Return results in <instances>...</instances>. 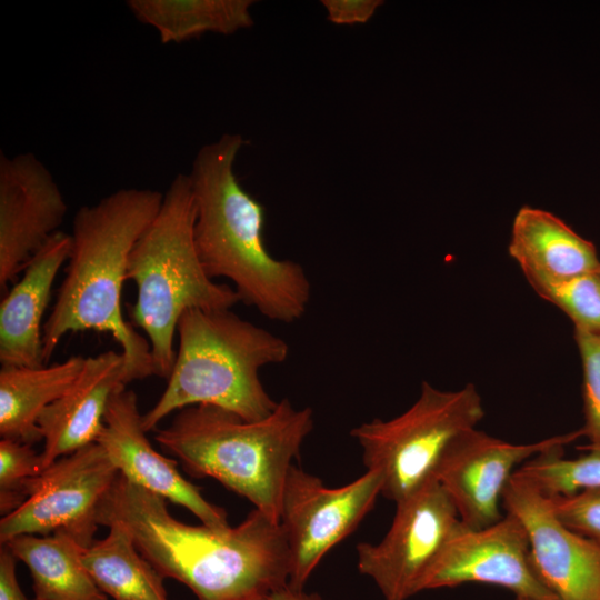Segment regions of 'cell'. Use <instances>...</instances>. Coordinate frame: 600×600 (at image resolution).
Segmentation results:
<instances>
[{
    "mask_svg": "<svg viewBox=\"0 0 600 600\" xmlns=\"http://www.w3.org/2000/svg\"><path fill=\"white\" fill-rule=\"evenodd\" d=\"M97 522L126 526L138 551L198 600H269L289 584L283 529L257 509L237 527L187 524L170 513L166 499L119 473L98 507Z\"/></svg>",
    "mask_w": 600,
    "mask_h": 600,
    "instance_id": "obj_1",
    "label": "cell"
},
{
    "mask_svg": "<svg viewBox=\"0 0 600 600\" xmlns=\"http://www.w3.org/2000/svg\"><path fill=\"white\" fill-rule=\"evenodd\" d=\"M162 200L160 191L127 188L79 208L66 276L43 323L44 363L64 336L93 330L109 333L120 346L127 383L156 376L150 343L124 320L121 294L129 256Z\"/></svg>",
    "mask_w": 600,
    "mask_h": 600,
    "instance_id": "obj_2",
    "label": "cell"
},
{
    "mask_svg": "<svg viewBox=\"0 0 600 600\" xmlns=\"http://www.w3.org/2000/svg\"><path fill=\"white\" fill-rule=\"evenodd\" d=\"M226 133L197 152L188 173L196 206L194 244L206 273L227 278L240 301L269 320L301 319L311 299L302 266L277 259L263 239L264 207L240 184L234 162L244 144Z\"/></svg>",
    "mask_w": 600,
    "mask_h": 600,
    "instance_id": "obj_3",
    "label": "cell"
},
{
    "mask_svg": "<svg viewBox=\"0 0 600 600\" xmlns=\"http://www.w3.org/2000/svg\"><path fill=\"white\" fill-rule=\"evenodd\" d=\"M312 428V410L297 409L286 398L256 421L214 406H190L158 429L154 439L189 476L217 480L280 522L292 460Z\"/></svg>",
    "mask_w": 600,
    "mask_h": 600,
    "instance_id": "obj_4",
    "label": "cell"
},
{
    "mask_svg": "<svg viewBox=\"0 0 600 600\" xmlns=\"http://www.w3.org/2000/svg\"><path fill=\"white\" fill-rule=\"evenodd\" d=\"M172 371L154 406L142 414L148 432L173 411L209 404L256 421L278 401L266 391L259 370L283 363L289 344L231 311L191 309L182 313Z\"/></svg>",
    "mask_w": 600,
    "mask_h": 600,
    "instance_id": "obj_5",
    "label": "cell"
},
{
    "mask_svg": "<svg viewBox=\"0 0 600 600\" xmlns=\"http://www.w3.org/2000/svg\"><path fill=\"white\" fill-rule=\"evenodd\" d=\"M196 206L189 176L178 173L128 261L137 287L131 319L148 337L156 376L168 379L176 358L178 322L191 309L224 310L240 301L234 289L212 280L194 244Z\"/></svg>",
    "mask_w": 600,
    "mask_h": 600,
    "instance_id": "obj_6",
    "label": "cell"
},
{
    "mask_svg": "<svg viewBox=\"0 0 600 600\" xmlns=\"http://www.w3.org/2000/svg\"><path fill=\"white\" fill-rule=\"evenodd\" d=\"M483 417L482 399L473 384L443 391L423 381L419 398L407 411L390 420L363 422L350 434L362 448L367 470L382 477L381 494L397 503L434 478L448 444Z\"/></svg>",
    "mask_w": 600,
    "mask_h": 600,
    "instance_id": "obj_7",
    "label": "cell"
},
{
    "mask_svg": "<svg viewBox=\"0 0 600 600\" xmlns=\"http://www.w3.org/2000/svg\"><path fill=\"white\" fill-rule=\"evenodd\" d=\"M381 491L382 477L373 470L346 486L329 488L303 469L290 468L280 524L289 550L291 587L303 589L322 558L371 511Z\"/></svg>",
    "mask_w": 600,
    "mask_h": 600,
    "instance_id": "obj_8",
    "label": "cell"
},
{
    "mask_svg": "<svg viewBox=\"0 0 600 600\" xmlns=\"http://www.w3.org/2000/svg\"><path fill=\"white\" fill-rule=\"evenodd\" d=\"M119 471L104 450L92 442L48 466L33 492L0 520V543L20 534L63 531L89 548L98 529L97 510Z\"/></svg>",
    "mask_w": 600,
    "mask_h": 600,
    "instance_id": "obj_9",
    "label": "cell"
},
{
    "mask_svg": "<svg viewBox=\"0 0 600 600\" xmlns=\"http://www.w3.org/2000/svg\"><path fill=\"white\" fill-rule=\"evenodd\" d=\"M396 506L382 540L357 546V566L384 600H408L419 593L421 578L460 519L434 478Z\"/></svg>",
    "mask_w": 600,
    "mask_h": 600,
    "instance_id": "obj_10",
    "label": "cell"
},
{
    "mask_svg": "<svg viewBox=\"0 0 600 600\" xmlns=\"http://www.w3.org/2000/svg\"><path fill=\"white\" fill-rule=\"evenodd\" d=\"M581 429L531 443H511L472 428L446 448L434 479L453 503L459 519L472 529L488 527L501 514L503 492L514 471L531 458L566 447Z\"/></svg>",
    "mask_w": 600,
    "mask_h": 600,
    "instance_id": "obj_11",
    "label": "cell"
},
{
    "mask_svg": "<svg viewBox=\"0 0 600 600\" xmlns=\"http://www.w3.org/2000/svg\"><path fill=\"white\" fill-rule=\"evenodd\" d=\"M472 582L508 589L514 597L558 600L534 570L523 524L508 512L480 529L459 521L421 578L419 593Z\"/></svg>",
    "mask_w": 600,
    "mask_h": 600,
    "instance_id": "obj_12",
    "label": "cell"
},
{
    "mask_svg": "<svg viewBox=\"0 0 600 600\" xmlns=\"http://www.w3.org/2000/svg\"><path fill=\"white\" fill-rule=\"evenodd\" d=\"M502 507L523 524L534 570L558 600H600L599 544L563 524L550 499L514 473Z\"/></svg>",
    "mask_w": 600,
    "mask_h": 600,
    "instance_id": "obj_13",
    "label": "cell"
},
{
    "mask_svg": "<svg viewBox=\"0 0 600 600\" xmlns=\"http://www.w3.org/2000/svg\"><path fill=\"white\" fill-rule=\"evenodd\" d=\"M68 204L48 168L31 152L0 154V290L58 232Z\"/></svg>",
    "mask_w": 600,
    "mask_h": 600,
    "instance_id": "obj_14",
    "label": "cell"
},
{
    "mask_svg": "<svg viewBox=\"0 0 600 600\" xmlns=\"http://www.w3.org/2000/svg\"><path fill=\"white\" fill-rule=\"evenodd\" d=\"M138 398L119 388L111 397L96 442L120 474L132 483L187 508L202 524L230 527L226 510L209 502L198 486L183 478L176 459L159 453L147 438Z\"/></svg>",
    "mask_w": 600,
    "mask_h": 600,
    "instance_id": "obj_15",
    "label": "cell"
},
{
    "mask_svg": "<svg viewBox=\"0 0 600 600\" xmlns=\"http://www.w3.org/2000/svg\"><path fill=\"white\" fill-rule=\"evenodd\" d=\"M127 384L121 351L108 350L86 358L70 389L39 417L43 470L57 459L96 442L112 394Z\"/></svg>",
    "mask_w": 600,
    "mask_h": 600,
    "instance_id": "obj_16",
    "label": "cell"
},
{
    "mask_svg": "<svg viewBox=\"0 0 600 600\" xmlns=\"http://www.w3.org/2000/svg\"><path fill=\"white\" fill-rule=\"evenodd\" d=\"M71 236L56 232L30 259L0 304L1 367H41L42 318L56 277L68 261Z\"/></svg>",
    "mask_w": 600,
    "mask_h": 600,
    "instance_id": "obj_17",
    "label": "cell"
},
{
    "mask_svg": "<svg viewBox=\"0 0 600 600\" xmlns=\"http://www.w3.org/2000/svg\"><path fill=\"white\" fill-rule=\"evenodd\" d=\"M533 290L540 291L576 277L599 272L592 242L553 213L528 206L514 216L508 247Z\"/></svg>",
    "mask_w": 600,
    "mask_h": 600,
    "instance_id": "obj_18",
    "label": "cell"
},
{
    "mask_svg": "<svg viewBox=\"0 0 600 600\" xmlns=\"http://www.w3.org/2000/svg\"><path fill=\"white\" fill-rule=\"evenodd\" d=\"M86 358L73 356L48 367H1L0 436L23 443L42 440L38 420L80 374Z\"/></svg>",
    "mask_w": 600,
    "mask_h": 600,
    "instance_id": "obj_19",
    "label": "cell"
},
{
    "mask_svg": "<svg viewBox=\"0 0 600 600\" xmlns=\"http://www.w3.org/2000/svg\"><path fill=\"white\" fill-rule=\"evenodd\" d=\"M3 546L27 566L34 600H108L83 564L87 548L68 533L20 534Z\"/></svg>",
    "mask_w": 600,
    "mask_h": 600,
    "instance_id": "obj_20",
    "label": "cell"
},
{
    "mask_svg": "<svg viewBox=\"0 0 600 600\" xmlns=\"http://www.w3.org/2000/svg\"><path fill=\"white\" fill-rule=\"evenodd\" d=\"M107 527L108 534L94 540L82 558L97 587L113 600H169L164 577L138 551L127 527Z\"/></svg>",
    "mask_w": 600,
    "mask_h": 600,
    "instance_id": "obj_21",
    "label": "cell"
},
{
    "mask_svg": "<svg viewBox=\"0 0 600 600\" xmlns=\"http://www.w3.org/2000/svg\"><path fill=\"white\" fill-rule=\"evenodd\" d=\"M253 0H129L141 23L154 28L163 44L181 43L204 33L232 34L253 24Z\"/></svg>",
    "mask_w": 600,
    "mask_h": 600,
    "instance_id": "obj_22",
    "label": "cell"
},
{
    "mask_svg": "<svg viewBox=\"0 0 600 600\" xmlns=\"http://www.w3.org/2000/svg\"><path fill=\"white\" fill-rule=\"evenodd\" d=\"M564 447L540 453L521 464L514 476L524 479L549 498L600 489V446L581 447L584 453L563 458Z\"/></svg>",
    "mask_w": 600,
    "mask_h": 600,
    "instance_id": "obj_23",
    "label": "cell"
},
{
    "mask_svg": "<svg viewBox=\"0 0 600 600\" xmlns=\"http://www.w3.org/2000/svg\"><path fill=\"white\" fill-rule=\"evenodd\" d=\"M30 443L10 439L0 441V513L21 507L31 496L42 473L41 454Z\"/></svg>",
    "mask_w": 600,
    "mask_h": 600,
    "instance_id": "obj_24",
    "label": "cell"
},
{
    "mask_svg": "<svg viewBox=\"0 0 600 600\" xmlns=\"http://www.w3.org/2000/svg\"><path fill=\"white\" fill-rule=\"evenodd\" d=\"M538 294L561 309L574 329L600 332V271L576 277Z\"/></svg>",
    "mask_w": 600,
    "mask_h": 600,
    "instance_id": "obj_25",
    "label": "cell"
},
{
    "mask_svg": "<svg viewBox=\"0 0 600 600\" xmlns=\"http://www.w3.org/2000/svg\"><path fill=\"white\" fill-rule=\"evenodd\" d=\"M583 372V416L580 428L590 446H600V332L574 329Z\"/></svg>",
    "mask_w": 600,
    "mask_h": 600,
    "instance_id": "obj_26",
    "label": "cell"
},
{
    "mask_svg": "<svg viewBox=\"0 0 600 600\" xmlns=\"http://www.w3.org/2000/svg\"><path fill=\"white\" fill-rule=\"evenodd\" d=\"M549 499L563 524L600 546V489Z\"/></svg>",
    "mask_w": 600,
    "mask_h": 600,
    "instance_id": "obj_27",
    "label": "cell"
},
{
    "mask_svg": "<svg viewBox=\"0 0 600 600\" xmlns=\"http://www.w3.org/2000/svg\"><path fill=\"white\" fill-rule=\"evenodd\" d=\"M321 3L329 21L338 26H352L368 22L383 1L322 0Z\"/></svg>",
    "mask_w": 600,
    "mask_h": 600,
    "instance_id": "obj_28",
    "label": "cell"
},
{
    "mask_svg": "<svg viewBox=\"0 0 600 600\" xmlns=\"http://www.w3.org/2000/svg\"><path fill=\"white\" fill-rule=\"evenodd\" d=\"M17 559L8 549L1 544L0 549V600H31L21 590L17 573ZM34 600V599H32Z\"/></svg>",
    "mask_w": 600,
    "mask_h": 600,
    "instance_id": "obj_29",
    "label": "cell"
},
{
    "mask_svg": "<svg viewBox=\"0 0 600 600\" xmlns=\"http://www.w3.org/2000/svg\"><path fill=\"white\" fill-rule=\"evenodd\" d=\"M270 600H327L316 592H306L303 589L293 588L290 584L277 590Z\"/></svg>",
    "mask_w": 600,
    "mask_h": 600,
    "instance_id": "obj_30",
    "label": "cell"
},
{
    "mask_svg": "<svg viewBox=\"0 0 600 600\" xmlns=\"http://www.w3.org/2000/svg\"><path fill=\"white\" fill-rule=\"evenodd\" d=\"M514 600H532L526 597H514Z\"/></svg>",
    "mask_w": 600,
    "mask_h": 600,
    "instance_id": "obj_31",
    "label": "cell"
},
{
    "mask_svg": "<svg viewBox=\"0 0 600 600\" xmlns=\"http://www.w3.org/2000/svg\"><path fill=\"white\" fill-rule=\"evenodd\" d=\"M269 600H270V598H269Z\"/></svg>",
    "mask_w": 600,
    "mask_h": 600,
    "instance_id": "obj_32",
    "label": "cell"
}]
</instances>
